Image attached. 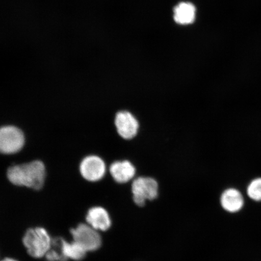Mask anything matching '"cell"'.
<instances>
[{
  "label": "cell",
  "instance_id": "6da1fadb",
  "mask_svg": "<svg viewBox=\"0 0 261 261\" xmlns=\"http://www.w3.org/2000/svg\"><path fill=\"white\" fill-rule=\"evenodd\" d=\"M45 175V165L40 161L12 166L7 171V177L11 184L35 190L43 187Z\"/></svg>",
  "mask_w": 261,
  "mask_h": 261
},
{
  "label": "cell",
  "instance_id": "7a4b0ae2",
  "mask_svg": "<svg viewBox=\"0 0 261 261\" xmlns=\"http://www.w3.org/2000/svg\"><path fill=\"white\" fill-rule=\"evenodd\" d=\"M22 242L28 252L35 258L46 255L52 245L51 237L44 228H30L26 231Z\"/></svg>",
  "mask_w": 261,
  "mask_h": 261
},
{
  "label": "cell",
  "instance_id": "3957f363",
  "mask_svg": "<svg viewBox=\"0 0 261 261\" xmlns=\"http://www.w3.org/2000/svg\"><path fill=\"white\" fill-rule=\"evenodd\" d=\"M159 186L152 177L141 176L134 179L132 192L134 202L138 206L145 205L146 201L155 200L159 195Z\"/></svg>",
  "mask_w": 261,
  "mask_h": 261
},
{
  "label": "cell",
  "instance_id": "277c9868",
  "mask_svg": "<svg viewBox=\"0 0 261 261\" xmlns=\"http://www.w3.org/2000/svg\"><path fill=\"white\" fill-rule=\"evenodd\" d=\"M23 132L18 127L7 125L0 128V153L14 154L21 151L24 145Z\"/></svg>",
  "mask_w": 261,
  "mask_h": 261
},
{
  "label": "cell",
  "instance_id": "5b68a950",
  "mask_svg": "<svg viewBox=\"0 0 261 261\" xmlns=\"http://www.w3.org/2000/svg\"><path fill=\"white\" fill-rule=\"evenodd\" d=\"M114 125L117 135L126 141L135 139L140 128V122L135 114L125 110L116 113L114 118Z\"/></svg>",
  "mask_w": 261,
  "mask_h": 261
},
{
  "label": "cell",
  "instance_id": "8992f818",
  "mask_svg": "<svg viewBox=\"0 0 261 261\" xmlns=\"http://www.w3.org/2000/svg\"><path fill=\"white\" fill-rule=\"evenodd\" d=\"M73 241L81 245L87 252H93L99 249L102 239L97 230L89 224H80L71 230Z\"/></svg>",
  "mask_w": 261,
  "mask_h": 261
},
{
  "label": "cell",
  "instance_id": "52a82bcc",
  "mask_svg": "<svg viewBox=\"0 0 261 261\" xmlns=\"http://www.w3.org/2000/svg\"><path fill=\"white\" fill-rule=\"evenodd\" d=\"M80 171L82 177L90 182L101 180L106 174L107 165L105 161L96 155H90L81 162Z\"/></svg>",
  "mask_w": 261,
  "mask_h": 261
},
{
  "label": "cell",
  "instance_id": "ba28073f",
  "mask_svg": "<svg viewBox=\"0 0 261 261\" xmlns=\"http://www.w3.org/2000/svg\"><path fill=\"white\" fill-rule=\"evenodd\" d=\"M109 171L117 184H125L135 177L137 169L135 165L125 159L113 162L110 166Z\"/></svg>",
  "mask_w": 261,
  "mask_h": 261
},
{
  "label": "cell",
  "instance_id": "9c48e42d",
  "mask_svg": "<svg viewBox=\"0 0 261 261\" xmlns=\"http://www.w3.org/2000/svg\"><path fill=\"white\" fill-rule=\"evenodd\" d=\"M86 221L91 227L100 231H106L112 226L108 212L102 207H93L88 211Z\"/></svg>",
  "mask_w": 261,
  "mask_h": 261
},
{
  "label": "cell",
  "instance_id": "30bf717a",
  "mask_svg": "<svg viewBox=\"0 0 261 261\" xmlns=\"http://www.w3.org/2000/svg\"><path fill=\"white\" fill-rule=\"evenodd\" d=\"M221 204L227 212H237L241 210L244 205L243 195L236 189H228L221 195Z\"/></svg>",
  "mask_w": 261,
  "mask_h": 261
},
{
  "label": "cell",
  "instance_id": "8fae6325",
  "mask_svg": "<svg viewBox=\"0 0 261 261\" xmlns=\"http://www.w3.org/2000/svg\"><path fill=\"white\" fill-rule=\"evenodd\" d=\"M56 240L62 254L67 260L68 259L80 260L86 256L87 251L75 241L68 243L61 237L57 238Z\"/></svg>",
  "mask_w": 261,
  "mask_h": 261
},
{
  "label": "cell",
  "instance_id": "7c38bea8",
  "mask_svg": "<svg viewBox=\"0 0 261 261\" xmlns=\"http://www.w3.org/2000/svg\"><path fill=\"white\" fill-rule=\"evenodd\" d=\"M174 19L180 24L192 23L195 18L196 9L190 3H179L174 9Z\"/></svg>",
  "mask_w": 261,
  "mask_h": 261
},
{
  "label": "cell",
  "instance_id": "4fadbf2b",
  "mask_svg": "<svg viewBox=\"0 0 261 261\" xmlns=\"http://www.w3.org/2000/svg\"><path fill=\"white\" fill-rule=\"evenodd\" d=\"M249 197L254 201H261V178L254 179L247 188Z\"/></svg>",
  "mask_w": 261,
  "mask_h": 261
},
{
  "label": "cell",
  "instance_id": "5bb4252c",
  "mask_svg": "<svg viewBox=\"0 0 261 261\" xmlns=\"http://www.w3.org/2000/svg\"><path fill=\"white\" fill-rule=\"evenodd\" d=\"M2 261H18V260H15L14 259H12V258H6L5 259H3Z\"/></svg>",
  "mask_w": 261,
  "mask_h": 261
}]
</instances>
